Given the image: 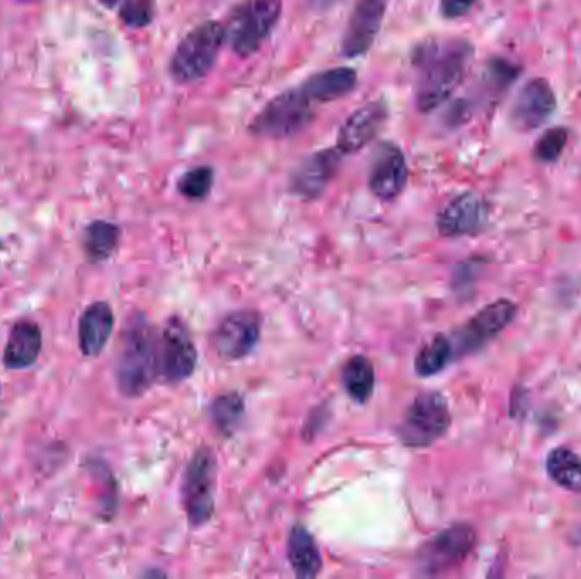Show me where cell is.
I'll list each match as a JSON object with an SVG mask.
<instances>
[{
  "label": "cell",
  "mask_w": 581,
  "mask_h": 579,
  "mask_svg": "<svg viewBox=\"0 0 581 579\" xmlns=\"http://www.w3.org/2000/svg\"><path fill=\"white\" fill-rule=\"evenodd\" d=\"M355 87L357 74L345 66L312 75L300 86L270 99L250 121L249 131L270 140L296 137L312 125L321 105L345 98Z\"/></svg>",
  "instance_id": "6da1fadb"
},
{
  "label": "cell",
  "mask_w": 581,
  "mask_h": 579,
  "mask_svg": "<svg viewBox=\"0 0 581 579\" xmlns=\"http://www.w3.org/2000/svg\"><path fill=\"white\" fill-rule=\"evenodd\" d=\"M339 0H310V5L316 11H325V9L332 8Z\"/></svg>",
  "instance_id": "f546056e"
},
{
  "label": "cell",
  "mask_w": 581,
  "mask_h": 579,
  "mask_svg": "<svg viewBox=\"0 0 581 579\" xmlns=\"http://www.w3.org/2000/svg\"><path fill=\"white\" fill-rule=\"evenodd\" d=\"M155 16L153 0H123L119 20L129 28L141 29L149 26Z\"/></svg>",
  "instance_id": "83f0119b"
},
{
  "label": "cell",
  "mask_w": 581,
  "mask_h": 579,
  "mask_svg": "<svg viewBox=\"0 0 581 579\" xmlns=\"http://www.w3.org/2000/svg\"><path fill=\"white\" fill-rule=\"evenodd\" d=\"M547 476L563 490L581 493V460L568 448H556L547 454Z\"/></svg>",
  "instance_id": "44dd1931"
},
{
  "label": "cell",
  "mask_w": 581,
  "mask_h": 579,
  "mask_svg": "<svg viewBox=\"0 0 581 579\" xmlns=\"http://www.w3.org/2000/svg\"><path fill=\"white\" fill-rule=\"evenodd\" d=\"M216 460L211 449H200L184 476V508L192 527H203L215 512Z\"/></svg>",
  "instance_id": "8992f818"
},
{
  "label": "cell",
  "mask_w": 581,
  "mask_h": 579,
  "mask_svg": "<svg viewBox=\"0 0 581 579\" xmlns=\"http://www.w3.org/2000/svg\"><path fill=\"white\" fill-rule=\"evenodd\" d=\"M488 219V206L472 192L454 198L438 216V230L442 237L457 238L475 235Z\"/></svg>",
  "instance_id": "e0dca14e"
},
{
  "label": "cell",
  "mask_w": 581,
  "mask_h": 579,
  "mask_svg": "<svg viewBox=\"0 0 581 579\" xmlns=\"http://www.w3.org/2000/svg\"><path fill=\"white\" fill-rule=\"evenodd\" d=\"M43 347L41 328L31 319H21L9 333L4 349V366L9 370H24L35 366Z\"/></svg>",
  "instance_id": "ac0fdd59"
},
{
  "label": "cell",
  "mask_w": 581,
  "mask_h": 579,
  "mask_svg": "<svg viewBox=\"0 0 581 579\" xmlns=\"http://www.w3.org/2000/svg\"><path fill=\"white\" fill-rule=\"evenodd\" d=\"M556 96L553 87L543 78H534L520 89L510 110V123L519 131H534L553 116Z\"/></svg>",
  "instance_id": "5bb4252c"
},
{
  "label": "cell",
  "mask_w": 581,
  "mask_h": 579,
  "mask_svg": "<svg viewBox=\"0 0 581 579\" xmlns=\"http://www.w3.org/2000/svg\"><path fill=\"white\" fill-rule=\"evenodd\" d=\"M477 4V0H441L442 16L447 20H459L466 16Z\"/></svg>",
  "instance_id": "f1b7e54d"
},
{
  "label": "cell",
  "mask_w": 581,
  "mask_h": 579,
  "mask_svg": "<svg viewBox=\"0 0 581 579\" xmlns=\"http://www.w3.org/2000/svg\"><path fill=\"white\" fill-rule=\"evenodd\" d=\"M261 339V316L239 312L219 323L213 335V347L222 361H239L249 355Z\"/></svg>",
  "instance_id": "7c38bea8"
},
{
  "label": "cell",
  "mask_w": 581,
  "mask_h": 579,
  "mask_svg": "<svg viewBox=\"0 0 581 579\" xmlns=\"http://www.w3.org/2000/svg\"><path fill=\"white\" fill-rule=\"evenodd\" d=\"M343 388L349 397L357 403H366L375 389V367L372 362L363 355L352 357L342 370Z\"/></svg>",
  "instance_id": "603a6c76"
},
{
  "label": "cell",
  "mask_w": 581,
  "mask_h": 579,
  "mask_svg": "<svg viewBox=\"0 0 581 579\" xmlns=\"http://www.w3.org/2000/svg\"><path fill=\"white\" fill-rule=\"evenodd\" d=\"M215 182V172L211 167H195L180 177L179 191L184 198L201 201L211 192Z\"/></svg>",
  "instance_id": "484cf974"
},
{
  "label": "cell",
  "mask_w": 581,
  "mask_h": 579,
  "mask_svg": "<svg viewBox=\"0 0 581 579\" xmlns=\"http://www.w3.org/2000/svg\"><path fill=\"white\" fill-rule=\"evenodd\" d=\"M243 400L240 394L231 393L218 398L213 405V420L218 425L219 430L225 433L233 432L243 416Z\"/></svg>",
  "instance_id": "d4e9b609"
},
{
  "label": "cell",
  "mask_w": 581,
  "mask_h": 579,
  "mask_svg": "<svg viewBox=\"0 0 581 579\" xmlns=\"http://www.w3.org/2000/svg\"><path fill=\"white\" fill-rule=\"evenodd\" d=\"M387 117L388 110L384 102H367L345 119L337 137V148L343 155L361 152L378 137Z\"/></svg>",
  "instance_id": "9a60e30c"
},
{
  "label": "cell",
  "mask_w": 581,
  "mask_h": 579,
  "mask_svg": "<svg viewBox=\"0 0 581 579\" xmlns=\"http://www.w3.org/2000/svg\"><path fill=\"white\" fill-rule=\"evenodd\" d=\"M515 315L517 306L510 300L488 304L457 331L454 354L468 355L483 349L514 322Z\"/></svg>",
  "instance_id": "30bf717a"
},
{
  "label": "cell",
  "mask_w": 581,
  "mask_h": 579,
  "mask_svg": "<svg viewBox=\"0 0 581 579\" xmlns=\"http://www.w3.org/2000/svg\"><path fill=\"white\" fill-rule=\"evenodd\" d=\"M198 350L186 323L168 319L159 337V376L168 382H180L194 373Z\"/></svg>",
  "instance_id": "9c48e42d"
},
{
  "label": "cell",
  "mask_w": 581,
  "mask_h": 579,
  "mask_svg": "<svg viewBox=\"0 0 581 579\" xmlns=\"http://www.w3.org/2000/svg\"><path fill=\"white\" fill-rule=\"evenodd\" d=\"M453 355V342L445 335H435L418 352L417 358H415V370L421 377L435 376L445 369Z\"/></svg>",
  "instance_id": "cb8c5ba5"
},
{
  "label": "cell",
  "mask_w": 581,
  "mask_h": 579,
  "mask_svg": "<svg viewBox=\"0 0 581 579\" xmlns=\"http://www.w3.org/2000/svg\"><path fill=\"white\" fill-rule=\"evenodd\" d=\"M390 0H357L342 39V55L359 59L367 55L378 38Z\"/></svg>",
  "instance_id": "8fae6325"
},
{
  "label": "cell",
  "mask_w": 581,
  "mask_h": 579,
  "mask_svg": "<svg viewBox=\"0 0 581 579\" xmlns=\"http://www.w3.org/2000/svg\"><path fill=\"white\" fill-rule=\"evenodd\" d=\"M282 0H243L228 16L225 43L237 55L252 56L281 20Z\"/></svg>",
  "instance_id": "5b68a950"
},
{
  "label": "cell",
  "mask_w": 581,
  "mask_h": 579,
  "mask_svg": "<svg viewBox=\"0 0 581 579\" xmlns=\"http://www.w3.org/2000/svg\"><path fill=\"white\" fill-rule=\"evenodd\" d=\"M566 143H568V131L565 128L550 129L535 143V159L539 162H544V164H553V162H556L561 156Z\"/></svg>",
  "instance_id": "4316f807"
},
{
  "label": "cell",
  "mask_w": 581,
  "mask_h": 579,
  "mask_svg": "<svg viewBox=\"0 0 581 579\" xmlns=\"http://www.w3.org/2000/svg\"><path fill=\"white\" fill-rule=\"evenodd\" d=\"M475 48L460 38H432L414 51L415 102L421 113L444 104L465 80Z\"/></svg>",
  "instance_id": "7a4b0ae2"
},
{
  "label": "cell",
  "mask_w": 581,
  "mask_h": 579,
  "mask_svg": "<svg viewBox=\"0 0 581 579\" xmlns=\"http://www.w3.org/2000/svg\"><path fill=\"white\" fill-rule=\"evenodd\" d=\"M225 45V26L218 21H204L184 36L168 65L172 80L182 86L200 83L210 74Z\"/></svg>",
  "instance_id": "277c9868"
},
{
  "label": "cell",
  "mask_w": 581,
  "mask_h": 579,
  "mask_svg": "<svg viewBox=\"0 0 581 579\" xmlns=\"http://www.w3.org/2000/svg\"><path fill=\"white\" fill-rule=\"evenodd\" d=\"M122 238L119 226L110 222H94L84 231V252L90 262H104L116 252Z\"/></svg>",
  "instance_id": "7402d4cb"
},
{
  "label": "cell",
  "mask_w": 581,
  "mask_h": 579,
  "mask_svg": "<svg viewBox=\"0 0 581 579\" xmlns=\"http://www.w3.org/2000/svg\"><path fill=\"white\" fill-rule=\"evenodd\" d=\"M343 156L337 147L306 156L291 177L294 194L303 199L318 198L339 171Z\"/></svg>",
  "instance_id": "2e32d148"
},
{
  "label": "cell",
  "mask_w": 581,
  "mask_h": 579,
  "mask_svg": "<svg viewBox=\"0 0 581 579\" xmlns=\"http://www.w3.org/2000/svg\"><path fill=\"white\" fill-rule=\"evenodd\" d=\"M288 557L300 578H315L321 571L320 551L308 530L301 525H296L289 533Z\"/></svg>",
  "instance_id": "ffe728a7"
},
{
  "label": "cell",
  "mask_w": 581,
  "mask_h": 579,
  "mask_svg": "<svg viewBox=\"0 0 581 579\" xmlns=\"http://www.w3.org/2000/svg\"><path fill=\"white\" fill-rule=\"evenodd\" d=\"M159 376V339L143 315L129 319L117 358V386L126 397H140Z\"/></svg>",
  "instance_id": "3957f363"
},
{
  "label": "cell",
  "mask_w": 581,
  "mask_h": 579,
  "mask_svg": "<svg viewBox=\"0 0 581 579\" xmlns=\"http://www.w3.org/2000/svg\"><path fill=\"white\" fill-rule=\"evenodd\" d=\"M23 4H36V2H41V0H20Z\"/></svg>",
  "instance_id": "1f68e13d"
},
{
  "label": "cell",
  "mask_w": 581,
  "mask_h": 579,
  "mask_svg": "<svg viewBox=\"0 0 581 579\" xmlns=\"http://www.w3.org/2000/svg\"><path fill=\"white\" fill-rule=\"evenodd\" d=\"M477 544L471 525L459 524L442 530L420 551V568L426 575H442L465 563Z\"/></svg>",
  "instance_id": "ba28073f"
},
{
  "label": "cell",
  "mask_w": 581,
  "mask_h": 579,
  "mask_svg": "<svg viewBox=\"0 0 581 579\" xmlns=\"http://www.w3.org/2000/svg\"><path fill=\"white\" fill-rule=\"evenodd\" d=\"M451 427L447 400L441 393H424L406 410L400 437L408 448H427L445 436Z\"/></svg>",
  "instance_id": "52a82bcc"
},
{
  "label": "cell",
  "mask_w": 581,
  "mask_h": 579,
  "mask_svg": "<svg viewBox=\"0 0 581 579\" xmlns=\"http://www.w3.org/2000/svg\"><path fill=\"white\" fill-rule=\"evenodd\" d=\"M102 5H105V8H114V5L119 4V2H123V0H99Z\"/></svg>",
  "instance_id": "4dcf8cb0"
},
{
  "label": "cell",
  "mask_w": 581,
  "mask_h": 579,
  "mask_svg": "<svg viewBox=\"0 0 581 579\" xmlns=\"http://www.w3.org/2000/svg\"><path fill=\"white\" fill-rule=\"evenodd\" d=\"M114 330V313L110 304H90L78 319V347L86 357H98L110 342Z\"/></svg>",
  "instance_id": "d6986e66"
},
{
  "label": "cell",
  "mask_w": 581,
  "mask_h": 579,
  "mask_svg": "<svg viewBox=\"0 0 581 579\" xmlns=\"http://www.w3.org/2000/svg\"><path fill=\"white\" fill-rule=\"evenodd\" d=\"M408 180L405 153L390 141L378 144L369 168V189L376 198L391 201L399 198Z\"/></svg>",
  "instance_id": "4fadbf2b"
}]
</instances>
